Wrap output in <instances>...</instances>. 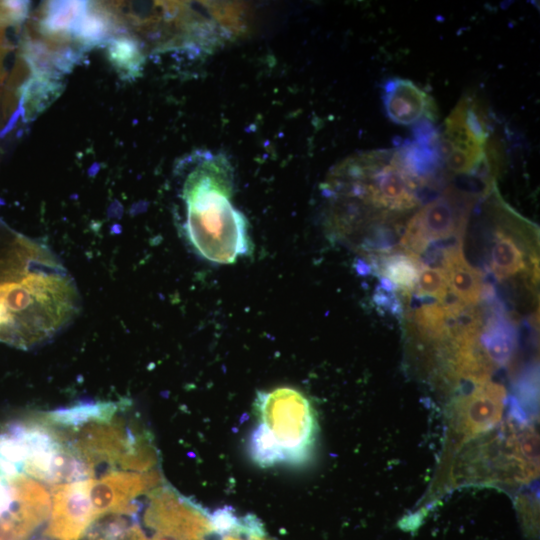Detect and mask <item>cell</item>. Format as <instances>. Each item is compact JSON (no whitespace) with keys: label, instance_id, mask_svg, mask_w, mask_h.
Wrapping results in <instances>:
<instances>
[{"label":"cell","instance_id":"6da1fadb","mask_svg":"<svg viewBox=\"0 0 540 540\" xmlns=\"http://www.w3.org/2000/svg\"><path fill=\"white\" fill-rule=\"evenodd\" d=\"M194 164L182 187L186 236L204 259L233 263L249 253L251 243L246 218L232 203L228 162L204 154Z\"/></svg>","mask_w":540,"mask_h":540},{"label":"cell","instance_id":"7a4b0ae2","mask_svg":"<svg viewBox=\"0 0 540 540\" xmlns=\"http://www.w3.org/2000/svg\"><path fill=\"white\" fill-rule=\"evenodd\" d=\"M78 294L57 271L22 270L0 282V340L29 347L51 338L75 316Z\"/></svg>","mask_w":540,"mask_h":540},{"label":"cell","instance_id":"3957f363","mask_svg":"<svg viewBox=\"0 0 540 540\" xmlns=\"http://www.w3.org/2000/svg\"><path fill=\"white\" fill-rule=\"evenodd\" d=\"M260 423L277 445L283 463H305L314 447L317 422L309 399L292 387L258 392L254 403Z\"/></svg>","mask_w":540,"mask_h":540},{"label":"cell","instance_id":"277c9868","mask_svg":"<svg viewBox=\"0 0 540 540\" xmlns=\"http://www.w3.org/2000/svg\"><path fill=\"white\" fill-rule=\"evenodd\" d=\"M485 113L471 96L461 99L445 120L441 134L444 164L456 175L489 177L497 169L499 152L489 142Z\"/></svg>","mask_w":540,"mask_h":540},{"label":"cell","instance_id":"5b68a950","mask_svg":"<svg viewBox=\"0 0 540 540\" xmlns=\"http://www.w3.org/2000/svg\"><path fill=\"white\" fill-rule=\"evenodd\" d=\"M472 206L471 195L447 189L410 218L400 240L401 246L417 257L430 243L453 237L461 240Z\"/></svg>","mask_w":540,"mask_h":540},{"label":"cell","instance_id":"8992f818","mask_svg":"<svg viewBox=\"0 0 540 540\" xmlns=\"http://www.w3.org/2000/svg\"><path fill=\"white\" fill-rule=\"evenodd\" d=\"M89 479L55 486L49 517L38 530L41 536L50 540H77L98 519L89 496Z\"/></svg>","mask_w":540,"mask_h":540},{"label":"cell","instance_id":"52a82bcc","mask_svg":"<svg viewBox=\"0 0 540 540\" xmlns=\"http://www.w3.org/2000/svg\"><path fill=\"white\" fill-rule=\"evenodd\" d=\"M157 470L148 472L113 471L98 479H89V496L95 515L128 513L137 509V497L161 486Z\"/></svg>","mask_w":540,"mask_h":540},{"label":"cell","instance_id":"ba28073f","mask_svg":"<svg viewBox=\"0 0 540 540\" xmlns=\"http://www.w3.org/2000/svg\"><path fill=\"white\" fill-rule=\"evenodd\" d=\"M382 100L387 117L395 124L411 125L437 119L433 98L409 79H387L382 85Z\"/></svg>","mask_w":540,"mask_h":540},{"label":"cell","instance_id":"9c48e42d","mask_svg":"<svg viewBox=\"0 0 540 540\" xmlns=\"http://www.w3.org/2000/svg\"><path fill=\"white\" fill-rule=\"evenodd\" d=\"M462 242L447 248L442 256V269L446 275L448 287L458 302L474 306L483 294L481 272L465 259Z\"/></svg>","mask_w":540,"mask_h":540},{"label":"cell","instance_id":"30bf717a","mask_svg":"<svg viewBox=\"0 0 540 540\" xmlns=\"http://www.w3.org/2000/svg\"><path fill=\"white\" fill-rule=\"evenodd\" d=\"M61 86L58 76L30 73L19 90L18 110L23 120L26 122L33 120L49 106L59 96Z\"/></svg>","mask_w":540,"mask_h":540},{"label":"cell","instance_id":"8fae6325","mask_svg":"<svg viewBox=\"0 0 540 540\" xmlns=\"http://www.w3.org/2000/svg\"><path fill=\"white\" fill-rule=\"evenodd\" d=\"M491 271L503 281L526 269L525 254L510 229L498 227L491 249Z\"/></svg>","mask_w":540,"mask_h":540},{"label":"cell","instance_id":"7c38bea8","mask_svg":"<svg viewBox=\"0 0 540 540\" xmlns=\"http://www.w3.org/2000/svg\"><path fill=\"white\" fill-rule=\"evenodd\" d=\"M108 59L125 80L138 77L145 61L142 44L130 34H120L107 44Z\"/></svg>","mask_w":540,"mask_h":540},{"label":"cell","instance_id":"4fadbf2b","mask_svg":"<svg viewBox=\"0 0 540 540\" xmlns=\"http://www.w3.org/2000/svg\"><path fill=\"white\" fill-rule=\"evenodd\" d=\"M119 408L112 402L85 403L52 411L45 418L58 427L75 429L91 422L110 420Z\"/></svg>","mask_w":540,"mask_h":540},{"label":"cell","instance_id":"5bb4252c","mask_svg":"<svg viewBox=\"0 0 540 540\" xmlns=\"http://www.w3.org/2000/svg\"><path fill=\"white\" fill-rule=\"evenodd\" d=\"M454 314L455 303L435 302L417 308L411 317L415 327L424 336L441 338L451 333Z\"/></svg>","mask_w":540,"mask_h":540},{"label":"cell","instance_id":"9a60e30c","mask_svg":"<svg viewBox=\"0 0 540 540\" xmlns=\"http://www.w3.org/2000/svg\"><path fill=\"white\" fill-rule=\"evenodd\" d=\"M422 264L411 254H395L381 261L380 271L385 281L405 292L415 289Z\"/></svg>","mask_w":540,"mask_h":540},{"label":"cell","instance_id":"2e32d148","mask_svg":"<svg viewBox=\"0 0 540 540\" xmlns=\"http://www.w3.org/2000/svg\"><path fill=\"white\" fill-rule=\"evenodd\" d=\"M27 18V8L21 1H0V85L6 77L4 59L13 49L7 38L9 28L19 27Z\"/></svg>","mask_w":540,"mask_h":540},{"label":"cell","instance_id":"e0dca14e","mask_svg":"<svg viewBox=\"0 0 540 540\" xmlns=\"http://www.w3.org/2000/svg\"><path fill=\"white\" fill-rule=\"evenodd\" d=\"M414 290L418 295L433 297L438 302H444L449 287L443 269L422 265Z\"/></svg>","mask_w":540,"mask_h":540},{"label":"cell","instance_id":"ac0fdd59","mask_svg":"<svg viewBox=\"0 0 540 540\" xmlns=\"http://www.w3.org/2000/svg\"><path fill=\"white\" fill-rule=\"evenodd\" d=\"M216 540H274L266 536L262 523L248 514L238 517L235 524L226 532L217 535Z\"/></svg>","mask_w":540,"mask_h":540}]
</instances>
